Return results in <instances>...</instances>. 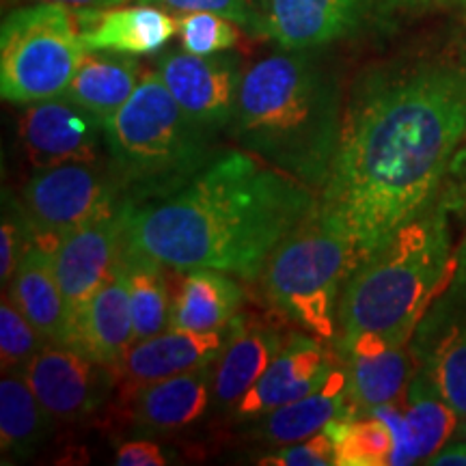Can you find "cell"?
<instances>
[{"label": "cell", "instance_id": "obj_1", "mask_svg": "<svg viewBox=\"0 0 466 466\" xmlns=\"http://www.w3.org/2000/svg\"><path fill=\"white\" fill-rule=\"evenodd\" d=\"M464 137L466 56H425L360 76L316 203L318 217L348 240L354 268L432 206Z\"/></svg>", "mask_w": 466, "mask_h": 466}, {"label": "cell", "instance_id": "obj_2", "mask_svg": "<svg viewBox=\"0 0 466 466\" xmlns=\"http://www.w3.org/2000/svg\"><path fill=\"white\" fill-rule=\"evenodd\" d=\"M316 203V190L259 156L225 151L171 195L124 203V248L175 270L250 279Z\"/></svg>", "mask_w": 466, "mask_h": 466}, {"label": "cell", "instance_id": "obj_3", "mask_svg": "<svg viewBox=\"0 0 466 466\" xmlns=\"http://www.w3.org/2000/svg\"><path fill=\"white\" fill-rule=\"evenodd\" d=\"M339 85L307 50H285L242 76L233 137L242 149L322 190L341 132Z\"/></svg>", "mask_w": 466, "mask_h": 466}, {"label": "cell", "instance_id": "obj_4", "mask_svg": "<svg viewBox=\"0 0 466 466\" xmlns=\"http://www.w3.org/2000/svg\"><path fill=\"white\" fill-rule=\"evenodd\" d=\"M447 212V201L434 199L354 268L337 309L341 343L370 335L387 346H408L456 275Z\"/></svg>", "mask_w": 466, "mask_h": 466}, {"label": "cell", "instance_id": "obj_5", "mask_svg": "<svg viewBox=\"0 0 466 466\" xmlns=\"http://www.w3.org/2000/svg\"><path fill=\"white\" fill-rule=\"evenodd\" d=\"M208 127L175 102L158 72L145 74L132 97L104 121L108 175L124 203L171 195L214 158Z\"/></svg>", "mask_w": 466, "mask_h": 466}, {"label": "cell", "instance_id": "obj_6", "mask_svg": "<svg viewBox=\"0 0 466 466\" xmlns=\"http://www.w3.org/2000/svg\"><path fill=\"white\" fill-rule=\"evenodd\" d=\"M354 270L346 238L313 209L261 268L266 296L279 311L324 341L339 335L337 299Z\"/></svg>", "mask_w": 466, "mask_h": 466}, {"label": "cell", "instance_id": "obj_7", "mask_svg": "<svg viewBox=\"0 0 466 466\" xmlns=\"http://www.w3.org/2000/svg\"><path fill=\"white\" fill-rule=\"evenodd\" d=\"M85 55L76 9L55 3L17 7L0 28V93L15 104L61 97Z\"/></svg>", "mask_w": 466, "mask_h": 466}, {"label": "cell", "instance_id": "obj_8", "mask_svg": "<svg viewBox=\"0 0 466 466\" xmlns=\"http://www.w3.org/2000/svg\"><path fill=\"white\" fill-rule=\"evenodd\" d=\"M124 206L108 173L96 165H63L35 171L22 208L39 242L56 247L67 233Z\"/></svg>", "mask_w": 466, "mask_h": 466}, {"label": "cell", "instance_id": "obj_9", "mask_svg": "<svg viewBox=\"0 0 466 466\" xmlns=\"http://www.w3.org/2000/svg\"><path fill=\"white\" fill-rule=\"evenodd\" d=\"M393 5L395 0H266L264 35L283 50H318L357 37Z\"/></svg>", "mask_w": 466, "mask_h": 466}, {"label": "cell", "instance_id": "obj_10", "mask_svg": "<svg viewBox=\"0 0 466 466\" xmlns=\"http://www.w3.org/2000/svg\"><path fill=\"white\" fill-rule=\"evenodd\" d=\"M25 378L56 421L93 415L119 384L115 370L61 343H44L26 365Z\"/></svg>", "mask_w": 466, "mask_h": 466}, {"label": "cell", "instance_id": "obj_11", "mask_svg": "<svg viewBox=\"0 0 466 466\" xmlns=\"http://www.w3.org/2000/svg\"><path fill=\"white\" fill-rule=\"evenodd\" d=\"M104 124L67 97L35 102L20 116V141L35 171L63 165H96Z\"/></svg>", "mask_w": 466, "mask_h": 466}, {"label": "cell", "instance_id": "obj_12", "mask_svg": "<svg viewBox=\"0 0 466 466\" xmlns=\"http://www.w3.org/2000/svg\"><path fill=\"white\" fill-rule=\"evenodd\" d=\"M158 74L192 121L206 127L231 124L242 85L236 56L171 50L158 56Z\"/></svg>", "mask_w": 466, "mask_h": 466}, {"label": "cell", "instance_id": "obj_13", "mask_svg": "<svg viewBox=\"0 0 466 466\" xmlns=\"http://www.w3.org/2000/svg\"><path fill=\"white\" fill-rule=\"evenodd\" d=\"M121 208L67 233L55 247L56 281L66 296L72 329L96 291L113 275L119 261L121 244H124Z\"/></svg>", "mask_w": 466, "mask_h": 466}, {"label": "cell", "instance_id": "obj_14", "mask_svg": "<svg viewBox=\"0 0 466 466\" xmlns=\"http://www.w3.org/2000/svg\"><path fill=\"white\" fill-rule=\"evenodd\" d=\"M231 326L212 333L168 329L165 333L134 343L121 370L116 371L124 398H134V393L147 384L217 363L229 341Z\"/></svg>", "mask_w": 466, "mask_h": 466}, {"label": "cell", "instance_id": "obj_15", "mask_svg": "<svg viewBox=\"0 0 466 466\" xmlns=\"http://www.w3.org/2000/svg\"><path fill=\"white\" fill-rule=\"evenodd\" d=\"M395 404L398 401L370 412L391 428L395 439L391 464H415L419 460L428 462L436 451H441L447 439L456 434L460 417L436 393L421 370L408 384L404 410Z\"/></svg>", "mask_w": 466, "mask_h": 466}, {"label": "cell", "instance_id": "obj_16", "mask_svg": "<svg viewBox=\"0 0 466 466\" xmlns=\"http://www.w3.org/2000/svg\"><path fill=\"white\" fill-rule=\"evenodd\" d=\"M333 370V359L319 341L294 335L268 365L255 387L238 401L236 412L240 417H261L288 406L322 387Z\"/></svg>", "mask_w": 466, "mask_h": 466}, {"label": "cell", "instance_id": "obj_17", "mask_svg": "<svg viewBox=\"0 0 466 466\" xmlns=\"http://www.w3.org/2000/svg\"><path fill=\"white\" fill-rule=\"evenodd\" d=\"M132 346L134 324L126 272L121 261H116L113 275L96 291L74 322L69 348L119 371Z\"/></svg>", "mask_w": 466, "mask_h": 466}, {"label": "cell", "instance_id": "obj_18", "mask_svg": "<svg viewBox=\"0 0 466 466\" xmlns=\"http://www.w3.org/2000/svg\"><path fill=\"white\" fill-rule=\"evenodd\" d=\"M9 299L46 343L69 346L72 322L55 272V247L33 238L9 281Z\"/></svg>", "mask_w": 466, "mask_h": 466}, {"label": "cell", "instance_id": "obj_19", "mask_svg": "<svg viewBox=\"0 0 466 466\" xmlns=\"http://www.w3.org/2000/svg\"><path fill=\"white\" fill-rule=\"evenodd\" d=\"M80 37L86 50H110L121 55H151L168 44L179 22L156 5L132 7L76 9Z\"/></svg>", "mask_w": 466, "mask_h": 466}, {"label": "cell", "instance_id": "obj_20", "mask_svg": "<svg viewBox=\"0 0 466 466\" xmlns=\"http://www.w3.org/2000/svg\"><path fill=\"white\" fill-rule=\"evenodd\" d=\"M346 357L348 391L357 412H371L404 398L412 376L408 346H387L363 335L341 343Z\"/></svg>", "mask_w": 466, "mask_h": 466}, {"label": "cell", "instance_id": "obj_21", "mask_svg": "<svg viewBox=\"0 0 466 466\" xmlns=\"http://www.w3.org/2000/svg\"><path fill=\"white\" fill-rule=\"evenodd\" d=\"M357 415V408L350 400L346 371L335 367L322 387H318L313 393L261 415L258 434L268 442L291 445V442L322 432L329 423Z\"/></svg>", "mask_w": 466, "mask_h": 466}, {"label": "cell", "instance_id": "obj_22", "mask_svg": "<svg viewBox=\"0 0 466 466\" xmlns=\"http://www.w3.org/2000/svg\"><path fill=\"white\" fill-rule=\"evenodd\" d=\"M283 346L277 330L259 324L244 326L240 318L233 319L229 341L217 359L212 378V395L218 406L236 408L238 401L264 376Z\"/></svg>", "mask_w": 466, "mask_h": 466}, {"label": "cell", "instance_id": "obj_23", "mask_svg": "<svg viewBox=\"0 0 466 466\" xmlns=\"http://www.w3.org/2000/svg\"><path fill=\"white\" fill-rule=\"evenodd\" d=\"M214 371L209 367L147 384L134 393V421L149 432H171L199 421L208 410Z\"/></svg>", "mask_w": 466, "mask_h": 466}, {"label": "cell", "instance_id": "obj_24", "mask_svg": "<svg viewBox=\"0 0 466 466\" xmlns=\"http://www.w3.org/2000/svg\"><path fill=\"white\" fill-rule=\"evenodd\" d=\"M138 74L141 67L130 55L86 50L63 97L78 104L104 124L130 100L134 89L141 83Z\"/></svg>", "mask_w": 466, "mask_h": 466}, {"label": "cell", "instance_id": "obj_25", "mask_svg": "<svg viewBox=\"0 0 466 466\" xmlns=\"http://www.w3.org/2000/svg\"><path fill=\"white\" fill-rule=\"evenodd\" d=\"M244 302V291L227 272L212 268L188 270L175 296L168 329L212 333L229 329Z\"/></svg>", "mask_w": 466, "mask_h": 466}, {"label": "cell", "instance_id": "obj_26", "mask_svg": "<svg viewBox=\"0 0 466 466\" xmlns=\"http://www.w3.org/2000/svg\"><path fill=\"white\" fill-rule=\"evenodd\" d=\"M419 343H425L415 350L421 371L451 410L466 419V322H430Z\"/></svg>", "mask_w": 466, "mask_h": 466}, {"label": "cell", "instance_id": "obj_27", "mask_svg": "<svg viewBox=\"0 0 466 466\" xmlns=\"http://www.w3.org/2000/svg\"><path fill=\"white\" fill-rule=\"evenodd\" d=\"M55 417L42 406L31 384L17 371L0 380V445L5 456L28 458L52 432Z\"/></svg>", "mask_w": 466, "mask_h": 466}, {"label": "cell", "instance_id": "obj_28", "mask_svg": "<svg viewBox=\"0 0 466 466\" xmlns=\"http://www.w3.org/2000/svg\"><path fill=\"white\" fill-rule=\"evenodd\" d=\"M119 261L126 272L127 299H130L134 343L149 339L168 330L171 324V296L165 272L158 261L130 253L121 244Z\"/></svg>", "mask_w": 466, "mask_h": 466}, {"label": "cell", "instance_id": "obj_29", "mask_svg": "<svg viewBox=\"0 0 466 466\" xmlns=\"http://www.w3.org/2000/svg\"><path fill=\"white\" fill-rule=\"evenodd\" d=\"M335 442L337 466H387L391 464L395 439L391 428L378 417L339 419L326 425Z\"/></svg>", "mask_w": 466, "mask_h": 466}, {"label": "cell", "instance_id": "obj_30", "mask_svg": "<svg viewBox=\"0 0 466 466\" xmlns=\"http://www.w3.org/2000/svg\"><path fill=\"white\" fill-rule=\"evenodd\" d=\"M44 343L46 341L35 330V326L14 305V300L3 296V305H0V360H3V371H25Z\"/></svg>", "mask_w": 466, "mask_h": 466}, {"label": "cell", "instance_id": "obj_31", "mask_svg": "<svg viewBox=\"0 0 466 466\" xmlns=\"http://www.w3.org/2000/svg\"><path fill=\"white\" fill-rule=\"evenodd\" d=\"M238 28L223 15L209 11H192L179 20V39L186 52L199 56L218 55L238 44Z\"/></svg>", "mask_w": 466, "mask_h": 466}, {"label": "cell", "instance_id": "obj_32", "mask_svg": "<svg viewBox=\"0 0 466 466\" xmlns=\"http://www.w3.org/2000/svg\"><path fill=\"white\" fill-rule=\"evenodd\" d=\"M33 238L35 236L25 208L20 209L14 201L5 199L3 227H0V281H3V285H9Z\"/></svg>", "mask_w": 466, "mask_h": 466}, {"label": "cell", "instance_id": "obj_33", "mask_svg": "<svg viewBox=\"0 0 466 466\" xmlns=\"http://www.w3.org/2000/svg\"><path fill=\"white\" fill-rule=\"evenodd\" d=\"M137 3L156 5V7L182 11V14L209 11V14L223 15L227 20L236 22L248 33H264V15L253 9L250 0H137Z\"/></svg>", "mask_w": 466, "mask_h": 466}, {"label": "cell", "instance_id": "obj_34", "mask_svg": "<svg viewBox=\"0 0 466 466\" xmlns=\"http://www.w3.org/2000/svg\"><path fill=\"white\" fill-rule=\"evenodd\" d=\"M261 464L275 466H329L335 464V442L326 430L309 436L305 441L291 442L281 451L261 460Z\"/></svg>", "mask_w": 466, "mask_h": 466}, {"label": "cell", "instance_id": "obj_35", "mask_svg": "<svg viewBox=\"0 0 466 466\" xmlns=\"http://www.w3.org/2000/svg\"><path fill=\"white\" fill-rule=\"evenodd\" d=\"M167 462L165 451L149 441H130L115 453V464L119 466H165Z\"/></svg>", "mask_w": 466, "mask_h": 466}, {"label": "cell", "instance_id": "obj_36", "mask_svg": "<svg viewBox=\"0 0 466 466\" xmlns=\"http://www.w3.org/2000/svg\"><path fill=\"white\" fill-rule=\"evenodd\" d=\"M451 296L458 302H462L466 309V236L456 250V275L451 281Z\"/></svg>", "mask_w": 466, "mask_h": 466}, {"label": "cell", "instance_id": "obj_37", "mask_svg": "<svg viewBox=\"0 0 466 466\" xmlns=\"http://www.w3.org/2000/svg\"><path fill=\"white\" fill-rule=\"evenodd\" d=\"M428 464L434 466H466V441H460L456 445L445 447V450L436 451Z\"/></svg>", "mask_w": 466, "mask_h": 466}, {"label": "cell", "instance_id": "obj_38", "mask_svg": "<svg viewBox=\"0 0 466 466\" xmlns=\"http://www.w3.org/2000/svg\"><path fill=\"white\" fill-rule=\"evenodd\" d=\"M5 3L20 5V3H55V5H66L69 9H93L100 7L102 0H5Z\"/></svg>", "mask_w": 466, "mask_h": 466}, {"label": "cell", "instance_id": "obj_39", "mask_svg": "<svg viewBox=\"0 0 466 466\" xmlns=\"http://www.w3.org/2000/svg\"><path fill=\"white\" fill-rule=\"evenodd\" d=\"M436 3H441V5H451V7L466 9V0H436Z\"/></svg>", "mask_w": 466, "mask_h": 466}, {"label": "cell", "instance_id": "obj_40", "mask_svg": "<svg viewBox=\"0 0 466 466\" xmlns=\"http://www.w3.org/2000/svg\"><path fill=\"white\" fill-rule=\"evenodd\" d=\"M456 436L460 441H466V419H462V423L458 425V430H456Z\"/></svg>", "mask_w": 466, "mask_h": 466}, {"label": "cell", "instance_id": "obj_41", "mask_svg": "<svg viewBox=\"0 0 466 466\" xmlns=\"http://www.w3.org/2000/svg\"><path fill=\"white\" fill-rule=\"evenodd\" d=\"M124 3H130V0H102L100 7H116V5H124Z\"/></svg>", "mask_w": 466, "mask_h": 466}]
</instances>
